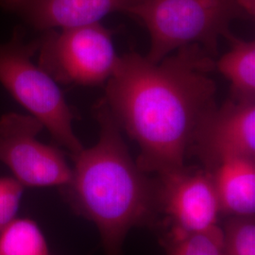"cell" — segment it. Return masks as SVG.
<instances>
[{
    "label": "cell",
    "mask_w": 255,
    "mask_h": 255,
    "mask_svg": "<svg viewBox=\"0 0 255 255\" xmlns=\"http://www.w3.org/2000/svg\"><path fill=\"white\" fill-rule=\"evenodd\" d=\"M153 63L129 53L119 57L103 102L120 128L140 148L138 167L168 173L184 167L194 132L215 104L213 56L199 45Z\"/></svg>",
    "instance_id": "obj_1"
},
{
    "label": "cell",
    "mask_w": 255,
    "mask_h": 255,
    "mask_svg": "<svg viewBox=\"0 0 255 255\" xmlns=\"http://www.w3.org/2000/svg\"><path fill=\"white\" fill-rule=\"evenodd\" d=\"M96 117L101 127L98 143L71 156L70 181L59 189L77 216L97 226L105 255H122L129 230L152 225L159 215L156 179L132 161L119 123L103 101Z\"/></svg>",
    "instance_id": "obj_2"
},
{
    "label": "cell",
    "mask_w": 255,
    "mask_h": 255,
    "mask_svg": "<svg viewBox=\"0 0 255 255\" xmlns=\"http://www.w3.org/2000/svg\"><path fill=\"white\" fill-rule=\"evenodd\" d=\"M148 30L146 58L157 63L183 46L199 45L215 57L231 23L246 14L237 0H140L130 11Z\"/></svg>",
    "instance_id": "obj_3"
},
{
    "label": "cell",
    "mask_w": 255,
    "mask_h": 255,
    "mask_svg": "<svg viewBox=\"0 0 255 255\" xmlns=\"http://www.w3.org/2000/svg\"><path fill=\"white\" fill-rule=\"evenodd\" d=\"M36 52V40L25 42L23 29L16 27L9 42L0 44V83L58 145L78 154L83 146L74 132V111L54 79L32 62Z\"/></svg>",
    "instance_id": "obj_4"
},
{
    "label": "cell",
    "mask_w": 255,
    "mask_h": 255,
    "mask_svg": "<svg viewBox=\"0 0 255 255\" xmlns=\"http://www.w3.org/2000/svg\"><path fill=\"white\" fill-rule=\"evenodd\" d=\"M36 42L38 65L64 84L99 85L119 63L112 33L101 23L44 31Z\"/></svg>",
    "instance_id": "obj_5"
},
{
    "label": "cell",
    "mask_w": 255,
    "mask_h": 255,
    "mask_svg": "<svg viewBox=\"0 0 255 255\" xmlns=\"http://www.w3.org/2000/svg\"><path fill=\"white\" fill-rule=\"evenodd\" d=\"M42 123L30 115L8 113L0 118V162L24 187H62L72 168L64 152L37 139Z\"/></svg>",
    "instance_id": "obj_6"
},
{
    "label": "cell",
    "mask_w": 255,
    "mask_h": 255,
    "mask_svg": "<svg viewBox=\"0 0 255 255\" xmlns=\"http://www.w3.org/2000/svg\"><path fill=\"white\" fill-rule=\"evenodd\" d=\"M158 213L165 217L168 230L197 232L218 224L219 198L212 175L206 169L182 167L158 175Z\"/></svg>",
    "instance_id": "obj_7"
},
{
    "label": "cell",
    "mask_w": 255,
    "mask_h": 255,
    "mask_svg": "<svg viewBox=\"0 0 255 255\" xmlns=\"http://www.w3.org/2000/svg\"><path fill=\"white\" fill-rule=\"evenodd\" d=\"M196 155L211 170L225 159H255V101H227L214 106L196 128L188 154Z\"/></svg>",
    "instance_id": "obj_8"
},
{
    "label": "cell",
    "mask_w": 255,
    "mask_h": 255,
    "mask_svg": "<svg viewBox=\"0 0 255 255\" xmlns=\"http://www.w3.org/2000/svg\"><path fill=\"white\" fill-rule=\"evenodd\" d=\"M140 0H0V6L41 31L100 23L113 12L130 13Z\"/></svg>",
    "instance_id": "obj_9"
},
{
    "label": "cell",
    "mask_w": 255,
    "mask_h": 255,
    "mask_svg": "<svg viewBox=\"0 0 255 255\" xmlns=\"http://www.w3.org/2000/svg\"><path fill=\"white\" fill-rule=\"evenodd\" d=\"M208 171L215 183L220 213L229 217L255 216V159L228 158Z\"/></svg>",
    "instance_id": "obj_10"
},
{
    "label": "cell",
    "mask_w": 255,
    "mask_h": 255,
    "mask_svg": "<svg viewBox=\"0 0 255 255\" xmlns=\"http://www.w3.org/2000/svg\"><path fill=\"white\" fill-rule=\"evenodd\" d=\"M231 49L215 64L231 82L234 100L255 101V43L240 40L229 33Z\"/></svg>",
    "instance_id": "obj_11"
},
{
    "label": "cell",
    "mask_w": 255,
    "mask_h": 255,
    "mask_svg": "<svg viewBox=\"0 0 255 255\" xmlns=\"http://www.w3.org/2000/svg\"><path fill=\"white\" fill-rule=\"evenodd\" d=\"M162 243L166 255H228L218 224L197 232L168 230Z\"/></svg>",
    "instance_id": "obj_12"
},
{
    "label": "cell",
    "mask_w": 255,
    "mask_h": 255,
    "mask_svg": "<svg viewBox=\"0 0 255 255\" xmlns=\"http://www.w3.org/2000/svg\"><path fill=\"white\" fill-rule=\"evenodd\" d=\"M0 255H50L41 229L28 219H12L0 232Z\"/></svg>",
    "instance_id": "obj_13"
},
{
    "label": "cell",
    "mask_w": 255,
    "mask_h": 255,
    "mask_svg": "<svg viewBox=\"0 0 255 255\" xmlns=\"http://www.w3.org/2000/svg\"><path fill=\"white\" fill-rule=\"evenodd\" d=\"M228 255H255V216L229 217L222 228Z\"/></svg>",
    "instance_id": "obj_14"
},
{
    "label": "cell",
    "mask_w": 255,
    "mask_h": 255,
    "mask_svg": "<svg viewBox=\"0 0 255 255\" xmlns=\"http://www.w3.org/2000/svg\"><path fill=\"white\" fill-rule=\"evenodd\" d=\"M24 188L13 177L0 178V232L15 219Z\"/></svg>",
    "instance_id": "obj_15"
},
{
    "label": "cell",
    "mask_w": 255,
    "mask_h": 255,
    "mask_svg": "<svg viewBox=\"0 0 255 255\" xmlns=\"http://www.w3.org/2000/svg\"><path fill=\"white\" fill-rule=\"evenodd\" d=\"M238 6L247 17H254L255 13V0H237Z\"/></svg>",
    "instance_id": "obj_16"
}]
</instances>
